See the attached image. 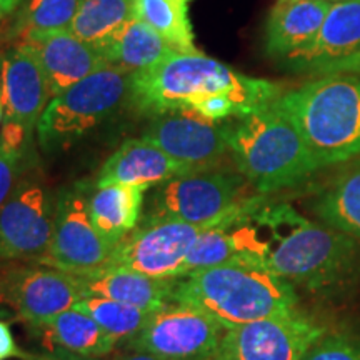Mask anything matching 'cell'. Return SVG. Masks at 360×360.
<instances>
[{
    "label": "cell",
    "instance_id": "obj_35",
    "mask_svg": "<svg viewBox=\"0 0 360 360\" xmlns=\"http://www.w3.org/2000/svg\"><path fill=\"white\" fill-rule=\"evenodd\" d=\"M115 360H162L159 357H155V355L152 354H147V352H139V350H132L129 349L127 352L119 355Z\"/></svg>",
    "mask_w": 360,
    "mask_h": 360
},
{
    "label": "cell",
    "instance_id": "obj_4",
    "mask_svg": "<svg viewBox=\"0 0 360 360\" xmlns=\"http://www.w3.org/2000/svg\"><path fill=\"white\" fill-rule=\"evenodd\" d=\"M229 154L260 195L299 186L322 169L290 115L274 101L227 122Z\"/></svg>",
    "mask_w": 360,
    "mask_h": 360
},
{
    "label": "cell",
    "instance_id": "obj_2",
    "mask_svg": "<svg viewBox=\"0 0 360 360\" xmlns=\"http://www.w3.org/2000/svg\"><path fill=\"white\" fill-rule=\"evenodd\" d=\"M282 96L278 84L249 77L199 52H177L132 72L129 102L142 114H195L214 122L240 119Z\"/></svg>",
    "mask_w": 360,
    "mask_h": 360
},
{
    "label": "cell",
    "instance_id": "obj_27",
    "mask_svg": "<svg viewBox=\"0 0 360 360\" xmlns=\"http://www.w3.org/2000/svg\"><path fill=\"white\" fill-rule=\"evenodd\" d=\"M80 312L92 317L103 330L119 340H132L146 327L155 310H143L134 305L102 299V297H84L74 305Z\"/></svg>",
    "mask_w": 360,
    "mask_h": 360
},
{
    "label": "cell",
    "instance_id": "obj_5",
    "mask_svg": "<svg viewBox=\"0 0 360 360\" xmlns=\"http://www.w3.org/2000/svg\"><path fill=\"white\" fill-rule=\"evenodd\" d=\"M276 102L322 169L360 159V74L322 75L282 92Z\"/></svg>",
    "mask_w": 360,
    "mask_h": 360
},
{
    "label": "cell",
    "instance_id": "obj_19",
    "mask_svg": "<svg viewBox=\"0 0 360 360\" xmlns=\"http://www.w3.org/2000/svg\"><path fill=\"white\" fill-rule=\"evenodd\" d=\"M359 52L360 0H340L332 4L314 42L282 64L294 72L317 74L323 65Z\"/></svg>",
    "mask_w": 360,
    "mask_h": 360
},
{
    "label": "cell",
    "instance_id": "obj_10",
    "mask_svg": "<svg viewBox=\"0 0 360 360\" xmlns=\"http://www.w3.org/2000/svg\"><path fill=\"white\" fill-rule=\"evenodd\" d=\"M326 332L297 309L224 330L212 360H304Z\"/></svg>",
    "mask_w": 360,
    "mask_h": 360
},
{
    "label": "cell",
    "instance_id": "obj_13",
    "mask_svg": "<svg viewBox=\"0 0 360 360\" xmlns=\"http://www.w3.org/2000/svg\"><path fill=\"white\" fill-rule=\"evenodd\" d=\"M224 330L199 309L172 302L155 310L127 345L162 360H212Z\"/></svg>",
    "mask_w": 360,
    "mask_h": 360
},
{
    "label": "cell",
    "instance_id": "obj_18",
    "mask_svg": "<svg viewBox=\"0 0 360 360\" xmlns=\"http://www.w3.org/2000/svg\"><path fill=\"white\" fill-rule=\"evenodd\" d=\"M330 7V2L322 0H278L265 22V53L285 62L305 51L317 37Z\"/></svg>",
    "mask_w": 360,
    "mask_h": 360
},
{
    "label": "cell",
    "instance_id": "obj_29",
    "mask_svg": "<svg viewBox=\"0 0 360 360\" xmlns=\"http://www.w3.org/2000/svg\"><path fill=\"white\" fill-rule=\"evenodd\" d=\"M79 4L80 0H29L22 19V34L70 29Z\"/></svg>",
    "mask_w": 360,
    "mask_h": 360
},
{
    "label": "cell",
    "instance_id": "obj_3",
    "mask_svg": "<svg viewBox=\"0 0 360 360\" xmlns=\"http://www.w3.org/2000/svg\"><path fill=\"white\" fill-rule=\"evenodd\" d=\"M174 302L209 315L225 330L297 310L295 287L262 265L238 259L177 277Z\"/></svg>",
    "mask_w": 360,
    "mask_h": 360
},
{
    "label": "cell",
    "instance_id": "obj_25",
    "mask_svg": "<svg viewBox=\"0 0 360 360\" xmlns=\"http://www.w3.org/2000/svg\"><path fill=\"white\" fill-rule=\"evenodd\" d=\"M192 0H134L135 19L146 22L179 52H199L188 17Z\"/></svg>",
    "mask_w": 360,
    "mask_h": 360
},
{
    "label": "cell",
    "instance_id": "obj_12",
    "mask_svg": "<svg viewBox=\"0 0 360 360\" xmlns=\"http://www.w3.org/2000/svg\"><path fill=\"white\" fill-rule=\"evenodd\" d=\"M112 250L114 247L94 227L87 195L79 187L58 193L51 245L37 265L85 276L105 267Z\"/></svg>",
    "mask_w": 360,
    "mask_h": 360
},
{
    "label": "cell",
    "instance_id": "obj_21",
    "mask_svg": "<svg viewBox=\"0 0 360 360\" xmlns=\"http://www.w3.org/2000/svg\"><path fill=\"white\" fill-rule=\"evenodd\" d=\"M96 47L107 64L129 72L150 69L179 52L152 27L135 17Z\"/></svg>",
    "mask_w": 360,
    "mask_h": 360
},
{
    "label": "cell",
    "instance_id": "obj_14",
    "mask_svg": "<svg viewBox=\"0 0 360 360\" xmlns=\"http://www.w3.org/2000/svg\"><path fill=\"white\" fill-rule=\"evenodd\" d=\"M80 299L84 292L72 274L37 264L0 267V307H8L32 328L49 323Z\"/></svg>",
    "mask_w": 360,
    "mask_h": 360
},
{
    "label": "cell",
    "instance_id": "obj_16",
    "mask_svg": "<svg viewBox=\"0 0 360 360\" xmlns=\"http://www.w3.org/2000/svg\"><path fill=\"white\" fill-rule=\"evenodd\" d=\"M22 42L30 44L37 52L52 97L109 65L96 45L77 37L70 29L30 30L22 34Z\"/></svg>",
    "mask_w": 360,
    "mask_h": 360
},
{
    "label": "cell",
    "instance_id": "obj_15",
    "mask_svg": "<svg viewBox=\"0 0 360 360\" xmlns=\"http://www.w3.org/2000/svg\"><path fill=\"white\" fill-rule=\"evenodd\" d=\"M143 139L193 170L219 167L229 154L227 122H214L195 114L157 115Z\"/></svg>",
    "mask_w": 360,
    "mask_h": 360
},
{
    "label": "cell",
    "instance_id": "obj_11",
    "mask_svg": "<svg viewBox=\"0 0 360 360\" xmlns=\"http://www.w3.org/2000/svg\"><path fill=\"white\" fill-rule=\"evenodd\" d=\"M204 231L182 220L147 215L114 247L103 269H127L157 278H177L188 250Z\"/></svg>",
    "mask_w": 360,
    "mask_h": 360
},
{
    "label": "cell",
    "instance_id": "obj_26",
    "mask_svg": "<svg viewBox=\"0 0 360 360\" xmlns=\"http://www.w3.org/2000/svg\"><path fill=\"white\" fill-rule=\"evenodd\" d=\"M134 17V0H80L70 30L85 42L98 45Z\"/></svg>",
    "mask_w": 360,
    "mask_h": 360
},
{
    "label": "cell",
    "instance_id": "obj_39",
    "mask_svg": "<svg viewBox=\"0 0 360 360\" xmlns=\"http://www.w3.org/2000/svg\"><path fill=\"white\" fill-rule=\"evenodd\" d=\"M322 2H330V4H335V2H340V0H322Z\"/></svg>",
    "mask_w": 360,
    "mask_h": 360
},
{
    "label": "cell",
    "instance_id": "obj_31",
    "mask_svg": "<svg viewBox=\"0 0 360 360\" xmlns=\"http://www.w3.org/2000/svg\"><path fill=\"white\" fill-rule=\"evenodd\" d=\"M25 159V152L17 150L0 141V207L8 199L13 187L22 177V162Z\"/></svg>",
    "mask_w": 360,
    "mask_h": 360
},
{
    "label": "cell",
    "instance_id": "obj_1",
    "mask_svg": "<svg viewBox=\"0 0 360 360\" xmlns=\"http://www.w3.org/2000/svg\"><path fill=\"white\" fill-rule=\"evenodd\" d=\"M227 227L240 259L262 265L295 289L334 297L359 281V240L285 202L274 204L264 195Z\"/></svg>",
    "mask_w": 360,
    "mask_h": 360
},
{
    "label": "cell",
    "instance_id": "obj_33",
    "mask_svg": "<svg viewBox=\"0 0 360 360\" xmlns=\"http://www.w3.org/2000/svg\"><path fill=\"white\" fill-rule=\"evenodd\" d=\"M335 74H360V52L354 56L339 58V60L330 62L317 70L319 77L322 75H335Z\"/></svg>",
    "mask_w": 360,
    "mask_h": 360
},
{
    "label": "cell",
    "instance_id": "obj_40",
    "mask_svg": "<svg viewBox=\"0 0 360 360\" xmlns=\"http://www.w3.org/2000/svg\"><path fill=\"white\" fill-rule=\"evenodd\" d=\"M2 13H4V12H2V11H0V19H2Z\"/></svg>",
    "mask_w": 360,
    "mask_h": 360
},
{
    "label": "cell",
    "instance_id": "obj_9",
    "mask_svg": "<svg viewBox=\"0 0 360 360\" xmlns=\"http://www.w3.org/2000/svg\"><path fill=\"white\" fill-rule=\"evenodd\" d=\"M56 200L37 175L19 179L0 207V262L39 264L52 240Z\"/></svg>",
    "mask_w": 360,
    "mask_h": 360
},
{
    "label": "cell",
    "instance_id": "obj_34",
    "mask_svg": "<svg viewBox=\"0 0 360 360\" xmlns=\"http://www.w3.org/2000/svg\"><path fill=\"white\" fill-rule=\"evenodd\" d=\"M32 360H98L94 357H82V355H75L65 350H49L45 354H34Z\"/></svg>",
    "mask_w": 360,
    "mask_h": 360
},
{
    "label": "cell",
    "instance_id": "obj_28",
    "mask_svg": "<svg viewBox=\"0 0 360 360\" xmlns=\"http://www.w3.org/2000/svg\"><path fill=\"white\" fill-rule=\"evenodd\" d=\"M238 259H240V255H238L236 242H233V237L227 225H215V227L205 229L197 237L195 244L188 250L187 257L184 260L182 267H180L179 277L233 262V260Z\"/></svg>",
    "mask_w": 360,
    "mask_h": 360
},
{
    "label": "cell",
    "instance_id": "obj_20",
    "mask_svg": "<svg viewBox=\"0 0 360 360\" xmlns=\"http://www.w3.org/2000/svg\"><path fill=\"white\" fill-rule=\"evenodd\" d=\"M84 297H102L143 310H160L174 302L177 278H157L127 269H101L75 276Z\"/></svg>",
    "mask_w": 360,
    "mask_h": 360
},
{
    "label": "cell",
    "instance_id": "obj_24",
    "mask_svg": "<svg viewBox=\"0 0 360 360\" xmlns=\"http://www.w3.org/2000/svg\"><path fill=\"white\" fill-rule=\"evenodd\" d=\"M322 224L360 242V159L342 169L312 204Z\"/></svg>",
    "mask_w": 360,
    "mask_h": 360
},
{
    "label": "cell",
    "instance_id": "obj_36",
    "mask_svg": "<svg viewBox=\"0 0 360 360\" xmlns=\"http://www.w3.org/2000/svg\"><path fill=\"white\" fill-rule=\"evenodd\" d=\"M20 2H24V0H0V11L4 13L13 12L20 6Z\"/></svg>",
    "mask_w": 360,
    "mask_h": 360
},
{
    "label": "cell",
    "instance_id": "obj_37",
    "mask_svg": "<svg viewBox=\"0 0 360 360\" xmlns=\"http://www.w3.org/2000/svg\"><path fill=\"white\" fill-rule=\"evenodd\" d=\"M4 120V105H2V87H0V124Z\"/></svg>",
    "mask_w": 360,
    "mask_h": 360
},
{
    "label": "cell",
    "instance_id": "obj_17",
    "mask_svg": "<svg viewBox=\"0 0 360 360\" xmlns=\"http://www.w3.org/2000/svg\"><path fill=\"white\" fill-rule=\"evenodd\" d=\"M188 165L172 159L147 139H129L98 170L96 187L135 186L150 188L191 172Z\"/></svg>",
    "mask_w": 360,
    "mask_h": 360
},
{
    "label": "cell",
    "instance_id": "obj_30",
    "mask_svg": "<svg viewBox=\"0 0 360 360\" xmlns=\"http://www.w3.org/2000/svg\"><path fill=\"white\" fill-rule=\"evenodd\" d=\"M304 360H360V339L347 334H326Z\"/></svg>",
    "mask_w": 360,
    "mask_h": 360
},
{
    "label": "cell",
    "instance_id": "obj_8",
    "mask_svg": "<svg viewBox=\"0 0 360 360\" xmlns=\"http://www.w3.org/2000/svg\"><path fill=\"white\" fill-rule=\"evenodd\" d=\"M0 87L4 105L0 141L27 154L34 130L52 101L51 85L32 45L20 42L2 57Z\"/></svg>",
    "mask_w": 360,
    "mask_h": 360
},
{
    "label": "cell",
    "instance_id": "obj_6",
    "mask_svg": "<svg viewBox=\"0 0 360 360\" xmlns=\"http://www.w3.org/2000/svg\"><path fill=\"white\" fill-rule=\"evenodd\" d=\"M130 77L132 72L107 65L52 97L35 130L40 147L64 150L109 120L129 101Z\"/></svg>",
    "mask_w": 360,
    "mask_h": 360
},
{
    "label": "cell",
    "instance_id": "obj_23",
    "mask_svg": "<svg viewBox=\"0 0 360 360\" xmlns=\"http://www.w3.org/2000/svg\"><path fill=\"white\" fill-rule=\"evenodd\" d=\"M34 330L40 332L45 342L53 345L52 350H65L82 357H103L117 345V339L75 307L58 314L51 322Z\"/></svg>",
    "mask_w": 360,
    "mask_h": 360
},
{
    "label": "cell",
    "instance_id": "obj_32",
    "mask_svg": "<svg viewBox=\"0 0 360 360\" xmlns=\"http://www.w3.org/2000/svg\"><path fill=\"white\" fill-rule=\"evenodd\" d=\"M34 354H27L19 349L13 339L11 326H8L6 319L0 317V360L8 359H22V360H32Z\"/></svg>",
    "mask_w": 360,
    "mask_h": 360
},
{
    "label": "cell",
    "instance_id": "obj_38",
    "mask_svg": "<svg viewBox=\"0 0 360 360\" xmlns=\"http://www.w3.org/2000/svg\"><path fill=\"white\" fill-rule=\"evenodd\" d=\"M0 317H2V319H7V317H8V312H7L6 309L0 307Z\"/></svg>",
    "mask_w": 360,
    "mask_h": 360
},
{
    "label": "cell",
    "instance_id": "obj_7",
    "mask_svg": "<svg viewBox=\"0 0 360 360\" xmlns=\"http://www.w3.org/2000/svg\"><path fill=\"white\" fill-rule=\"evenodd\" d=\"M244 175L231 170L202 169L157 186L150 200L154 217L182 220L202 229L227 225L252 209L264 195H249Z\"/></svg>",
    "mask_w": 360,
    "mask_h": 360
},
{
    "label": "cell",
    "instance_id": "obj_22",
    "mask_svg": "<svg viewBox=\"0 0 360 360\" xmlns=\"http://www.w3.org/2000/svg\"><path fill=\"white\" fill-rule=\"evenodd\" d=\"M147 188L135 186L96 187L89 199L94 227L112 247L124 240L139 225Z\"/></svg>",
    "mask_w": 360,
    "mask_h": 360
}]
</instances>
